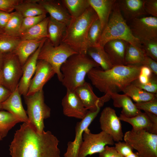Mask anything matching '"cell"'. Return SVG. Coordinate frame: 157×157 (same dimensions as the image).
Wrapping results in <instances>:
<instances>
[{"label": "cell", "instance_id": "cell-7", "mask_svg": "<svg viewBox=\"0 0 157 157\" xmlns=\"http://www.w3.org/2000/svg\"><path fill=\"white\" fill-rule=\"evenodd\" d=\"M123 139L140 157H157V134L132 128L125 133Z\"/></svg>", "mask_w": 157, "mask_h": 157}, {"label": "cell", "instance_id": "cell-35", "mask_svg": "<svg viewBox=\"0 0 157 157\" xmlns=\"http://www.w3.org/2000/svg\"><path fill=\"white\" fill-rule=\"evenodd\" d=\"M102 28L98 19L92 23L88 31V48L100 46Z\"/></svg>", "mask_w": 157, "mask_h": 157}, {"label": "cell", "instance_id": "cell-14", "mask_svg": "<svg viewBox=\"0 0 157 157\" xmlns=\"http://www.w3.org/2000/svg\"><path fill=\"white\" fill-rule=\"evenodd\" d=\"M55 74L48 63L43 60H38L35 75L31 80L26 96L42 90L44 85Z\"/></svg>", "mask_w": 157, "mask_h": 157}, {"label": "cell", "instance_id": "cell-3", "mask_svg": "<svg viewBox=\"0 0 157 157\" xmlns=\"http://www.w3.org/2000/svg\"><path fill=\"white\" fill-rule=\"evenodd\" d=\"M98 18L96 13L90 6L81 16L72 19L69 24L67 26L62 42L77 53L87 54L88 48V31L92 23Z\"/></svg>", "mask_w": 157, "mask_h": 157}, {"label": "cell", "instance_id": "cell-21", "mask_svg": "<svg viewBox=\"0 0 157 157\" xmlns=\"http://www.w3.org/2000/svg\"><path fill=\"white\" fill-rule=\"evenodd\" d=\"M128 42L120 39L110 40L104 48L113 66L124 65V60Z\"/></svg>", "mask_w": 157, "mask_h": 157}, {"label": "cell", "instance_id": "cell-22", "mask_svg": "<svg viewBox=\"0 0 157 157\" xmlns=\"http://www.w3.org/2000/svg\"><path fill=\"white\" fill-rule=\"evenodd\" d=\"M74 92L84 107L88 110L95 111L98 107H101L100 97H98L95 94L92 87L89 83L85 81L78 87Z\"/></svg>", "mask_w": 157, "mask_h": 157}, {"label": "cell", "instance_id": "cell-17", "mask_svg": "<svg viewBox=\"0 0 157 157\" xmlns=\"http://www.w3.org/2000/svg\"><path fill=\"white\" fill-rule=\"evenodd\" d=\"M121 121L126 122L135 129H142L150 133L157 135V115L144 112L131 117H125L120 114Z\"/></svg>", "mask_w": 157, "mask_h": 157}, {"label": "cell", "instance_id": "cell-49", "mask_svg": "<svg viewBox=\"0 0 157 157\" xmlns=\"http://www.w3.org/2000/svg\"><path fill=\"white\" fill-rule=\"evenodd\" d=\"M150 77L140 74L137 79L138 81L140 83L144 84L149 81Z\"/></svg>", "mask_w": 157, "mask_h": 157}, {"label": "cell", "instance_id": "cell-16", "mask_svg": "<svg viewBox=\"0 0 157 157\" xmlns=\"http://www.w3.org/2000/svg\"><path fill=\"white\" fill-rule=\"evenodd\" d=\"M46 38L44 39L38 48L22 66V75L18 88L20 95L24 97L27 94L32 77L35 72L40 51Z\"/></svg>", "mask_w": 157, "mask_h": 157}, {"label": "cell", "instance_id": "cell-53", "mask_svg": "<svg viewBox=\"0 0 157 157\" xmlns=\"http://www.w3.org/2000/svg\"><path fill=\"white\" fill-rule=\"evenodd\" d=\"M2 139V138H1V136L0 135V140H1Z\"/></svg>", "mask_w": 157, "mask_h": 157}, {"label": "cell", "instance_id": "cell-47", "mask_svg": "<svg viewBox=\"0 0 157 157\" xmlns=\"http://www.w3.org/2000/svg\"><path fill=\"white\" fill-rule=\"evenodd\" d=\"M0 10V28L3 30L12 15Z\"/></svg>", "mask_w": 157, "mask_h": 157}, {"label": "cell", "instance_id": "cell-33", "mask_svg": "<svg viewBox=\"0 0 157 157\" xmlns=\"http://www.w3.org/2000/svg\"><path fill=\"white\" fill-rule=\"evenodd\" d=\"M19 122H21L9 112L0 110V135L1 138L6 137L9 130Z\"/></svg>", "mask_w": 157, "mask_h": 157}, {"label": "cell", "instance_id": "cell-5", "mask_svg": "<svg viewBox=\"0 0 157 157\" xmlns=\"http://www.w3.org/2000/svg\"><path fill=\"white\" fill-rule=\"evenodd\" d=\"M117 39L142 48L141 42L133 35L123 17L117 0L113 6L108 21L103 30L100 46L104 47L108 41Z\"/></svg>", "mask_w": 157, "mask_h": 157}, {"label": "cell", "instance_id": "cell-29", "mask_svg": "<svg viewBox=\"0 0 157 157\" xmlns=\"http://www.w3.org/2000/svg\"><path fill=\"white\" fill-rule=\"evenodd\" d=\"M87 54L104 70L109 69L114 66L104 47L100 46L89 47Z\"/></svg>", "mask_w": 157, "mask_h": 157}, {"label": "cell", "instance_id": "cell-26", "mask_svg": "<svg viewBox=\"0 0 157 157\" xmlns=\"http://www.w3.org/2000/svg\"><path fill=\"white\" fill-rule=\"evenodd\" d=\"M15 11L24 18L39 15L47 13L38 2V0H21L16 6Z\"/></svg>", "mask_w": 157, "mask_h": 157}, {"label": "cell", "instance_id": "cell-4", "mask_svg": "<svg viewBox=\"0 0 157 157\" xmlns=\"http://www.w3.org/2000/svg\"><path fill=\"white\" fill-rule=\"evenodd\" d=\"M99 65L87 54L76 53L70 56L61 65V82L67 89L74 91L85 81V78L92 69Z\"/></svg>", "mask_w": 157, "mask_h": 157}, {"label": "cell", "instance_id": "cell-8", "mask_svg": "<svg viewBox=\"0 0 157 157\" xmlns=\"http://www.w3.org/2000/svg\"><path fill=\"white\" fill-rule=\"evenodd\" d=\"M24 97L29 124L37 132L42 133L44 128V120L49 117L51 115V109L44 102L43 90Z\"/></svg>", "mask_w": 157, "mask_h": 157}, {"label": "cell", "instance_id": "cell-38", "mask_svg": "<svg viewBox=\"0 0 157 157\" xmlns=\"http://www.w3.org/2000/svg\"><path fill=\"white\" fill-rule=\"evenodd\" d=\"M46 14H44L24 18L19 31L20 36L28 29L42 21L47 17Z\"/></svg>", "mask_w": 157, "mask_h": 157}, {"label": "cell", "instance_id": "cell-18", "mask_svg": "<svg viewBox=\"0 0 157 157\" xmlns=\"http://www.w3.org/2000/svg\"><path fill=\"white\" fill-rule=\"evenodd\" d=\"M50 17L65 23L67 26L70 23L72 18L61 0H38Z\"/></svg>", "mask_w": 157, "mask_h": 157}, {"label": "cell", "instance_id": "cell-19", "mask_svg": "<svg viewBox=\"0 0 157 157\" xmlns=\"http://www.w3.org/2000/svg\"><path fill=\"white\" fill-rule=\"evenodd\" d=\"M18 87L2 103V108L11 113L21 122L29 123L27 113L22 105Z\"/></svg>", "mask_w": 157, "mask_h": 157}, {"label": "cell", "instance_id": "cell-28", "mask_svg": "<svg viewBox=\"0 0 157 157\" xmlns=\"http://www.w3.org/2000/svg\"><path fill=\"white\" fill-rule=\"evenodd\" d=\"M49 19V17H47L22 34L20 35L22 40H41L49 38L48 32Z\"/></svg>", "mask_w": 157, "mask_h": 157}, {"label": "cell", "instance_id": "cell-34", "mask_svg": "<svg viewBox=\"0 0 157 157\" xmlns=\"http://www.w3.org/2000/svg\"><path fill=\"white\" fill-rule=\"evenodd\" d=\"M21 40L19 36L0 34V52L3 54L13 52Z\"/></svg>", "mask_w": 157, "mask_h": 157}, {"label": "cell", "instance_id": "cell-45", "mask_svg": "<svg viewBox=\"0 0 157 157\" xmlns=\"http://www.w3.org/2000/svg\"><path fill=\"white\" fill-rule=\"evenodd\" d=\"M142 65H145L148 67L151 70L153 73L157 76L156 61L146 56L142 63Z\"/></svg>", "mask_w": 157, "mask_h": 157}, {"label": "cell", "instance_id": "cell-43", "mask_svg": "<svg viewBox=\"0 0 157 157\" xmlns=\"http://www.w3.org/2000/svg\"><path fill=\"white\" fill-rule=\"evenodd\" d=\"M143 7L147 15L157 17V0H144Z\"/></svg>", "mask_w": 157, "mask_h": 157}, {"label": "cell", "instance_id": "cell-25", "mask_svg": "<svg viewBox=\"0 0 157 157\" xmlns=\"http://www.w3.org/2000/svg\"><path fill=\"white\" fill-rule=\"evenodd\" d=\"M116 1L88 0L90 6L98 17L103 30L108 21L113 6Z\"/></svg>", "mask_w": 157, "mask_h": 157}, {"label": "cell", "instance_id": "cell-23", "mask_svg": "<svg viewBox=\"0 0 157 157\" xmlns=\"http://www.w3.org/2000/svg\"><path fill=\"white\" fill-rule=\"evenodd\" d=\"M111 99L113 101V104L115 107L122 108L121 114L125 117H133L142 112L136 107L131 99L125 94H113L111 95Z\"/></svg>", "mask_w": 157, "mask_h": 157}, {"label": "cell", "instance_id": "cell-41", "mask_svg": "<svg viewBox=\"0 0 157 157\" xmlns=\"http://www.w3.org/2000/svg\"><path fill=\"white\" fill-rule=\"evenodd\" d=\"M136 107L144 112L152 113L157 115V97L150 101L135 103Z\"/></svg>", "mask_w": 157, "mask_h": 157}, {"label": "cell", "instance_id": "cell-48", "mask_svg": "<svg viewBox=\"0 0 157 157\" xmlns=\"http://www.w3.org/2000/svg\"><path fill=\"white\" fill-rule=\"evenodd\" d=\"M140 74L150 77L153 73L148 67L145 65H142L140 67Z\"/></svg>", "mask_w": 157, "mask_h": 157}, {"label": "cell", "instance_id": "cell-46", "mask_svg": "<svg viewBox=\"0 0 157 157\" xmlns=\"http://www.w3.org/2000/svg\"><path fill=\"white\" fill-rule=\"evenodd\" d=\"M12 92L2 85H0V110L2 108V103L9 96Z\"/></svg>", "mask_w": 157, "mask_h": 157}, {"label": "cell", "instance_id": "cell-42", "mask_svg": "<svg viewBox=\"0 0 157 157\" xmlns=\"http://www.w3.org/2000/svg\"><path fill=\"white\" fill-rule=\"evenodd\" d=\"M21 0H0V10L8 13L13 12Z\"/></svg>", "mask_w": 157, "mask_h": 157}, {"label": "cell", "instance_id": "cell-11", "mask_svg": "<svg viewBox=\"0 0 157 157\" xmlns=\"http://www.w3.org/2000/svg\"><path fill=\"white\" fill-rule=\"evenodd\" d=\"M127 24L133 35L141 42L157 39V17L145 16Z\"/></svg>", "mask_w": 157, "mask_h": 157}, {"label": "cell", "instance_id": "cell-13", "mask_svg": "<svg viewBox=\"0 0 157 157\" xmlns=\"http://www.w3.org/2000/svg\"><path fill=\"white\" fill-rule=\"evenodd\" d=\"M100 108L98 107L95 111L89 110L85 117L77 123L75 128V135L73 141H69L67 144L66 152L64 157H78V153L83 141V134L84 131L88 128L90 125L97 116Z\"/></svg>", "mask_w": 157, "mask_h": 157}, {"label": "cell", "instance_id": "cell-30", "mask_svg": "<svg viewBox=\"0 0 157 157\" xmlns=\"http://www.w3.org/2000/svg\"><path fill=\"white\" fill-rule=\"evenodd\" d=\"M145 56L141 48L128 43L125 56L124 65L141 66Z\"/></svg>", "mask_w": 157, "mask_h": 157}, {"label": "cell", "instance_id": "cell-1", "mask_svg": "<svg viewBox=\"0 0 157 157\" xmlns=\"http://www.w3.org/2000/svg\"><path fill=\"white\" fill-rule=\"evenodd\" d=\"M59 141L51 131L37 132L24 123L16 130L9 145L11 157H61Z\"/></svg>", "mask_w": 157, "mask_h": 157}, {"label": "cell", "instance_id": "cell-36", "mask_svg": "<svg viewBox=\"0 0 157 157\" xmlns=\"http://www.w3.org/2000/svg\"><path fill=\"white\" fill-rule=\"evenodd\" d=\"M24 17L16 11L12 15L3 29L4 33L13 36H19V31Z\"/></svg>", "mask_w": 157, "mask_h": 157}, {"label": "cell", "instance_id": "cell-6", "mask_svg": "<svg viewBox=\"0 0 157 157\" xmlns=\"http://www.w3.org/2000/svg\"><path fill=\"white\" fill-rule=\"evenodd\" d=\"M77 53L63 43L54 46L47 38L40 51L38 60L48 63L56 74L58 80L61 82L62 74L60 68L62 65L72 55Z\"/></svg>", "mask_w": 157, "mask_h": 157}, {"label": "cell", "instance_id": "cell-44", "mask_svg": "<svg viewBox=\"0 0 157 157\" xmlns=\"http://www.w3.org/2000/svg\"><path fill=\"white\" fill-rule=\"evenodd\" d=\"M99 157H123L117 151L115 147L106 145L104 150L99 153Z\"/></svg>", "mask_w": 157, "mask_h": 157}, {"label": "cell", "instance_id": "cell-31", "mask_svg": "<svg viewBox=\"0 0 157 157\" xmlns=\"http://www.w3.org/2000/svg\"><path fill=\"white\" fill-rule=\"evenodd\" d=\"M122 92L136 103L146 102L157 97V94L148 92L131 83L127 86Z\"/></svg>", "mask_w": 157, "mask_h": 157}, {"label": "cell", "instance_id": "cell-12", "mask_svg": "<svg viewBox=\"0 0 157 157\" xmlns=\"http://www.w3.org/2000/svg\"><path fill=\"white\" fill-rule=\"evenodd\" d=\"M121 121L115 110L110 107L105 108L101 113L99 120L100 129L117 142L123 139L124 135Z\"/></svg>", "mask_w": 157, "mask_h": 157}, {"label": "cell", "instance_id": "cell-39", "mask_svg": "<svg viewBox=\"0 0 157 157\" xmlns=\"http://www.w3.org/2000/svg\"><path fill=\"white\" fill-rule=\"evenodd\" d=\"M137 79L133 81L132 83L138 88L148 92L157 94V78L156 75L153 74L150 77L149 81L144 84L140 83L138 81Z\"/></svg>", "mask_w": 157, "mask_h": 157}, {"label": "cell", "instance_id": "cell-32", "mask_svg": "<svg viewBox=\"0 0 157 157\" xmlns=\"http://www.w3.org/2000/svg\"><path fill=\"white\" fill-rule=\"evenodd\" d=\"M72 19L77 18L82 15L90 6L88 0H62Z\"/></svg>", "mask_w": 157, "mask_h": 157}, {"label": "cell", "instance_id": "cell-20", "mask_svg": "<svg viewBox=\"0 0 157 157\" xmlns=\"http://www.w3.org/2000/svg\"><path fill=\"white\" fill-rule=\"evenodd\" d=\"M117 2L127 23L135 19L147 15L144 8V0H119Z\"/></svg>", "mask_w": 157, "mask_h": 157}, {"label": "cell", "instance_id": "cell-51", "mask_svg": "<svg viewBox=\"0 0 157 157\" xmlns=\"http://www.w3.org/2000/svg\"><path fill=\"white\" fill-rule=\"evenodd\" d=\"M3 82V76L2 71L0 70V85H2Z\"/></svg>", "mask_w": 157, "mask_h": 157}, {"label": "cell", "instance_id": "cell-15", "mask_svg": "<svg viewBox=\"0 0 157 157\" xmlns=\"http://www.w3.org/2000/svg\"><path fill=\"white\" fill-rule=\"evenodd\" d=\"M63 112L65 116L82 119L88 110L83 105L74 91L67 90L66 94L62 100Z\"/></svg>", "mask_w": 157, "mask_h": 157}, {"label": "cell", "instance_id": "cell-2", "mask_svg": "<svg viewBox=\"0 0 157 157\" xmlns=\"http://www.w3.org/2000/svg\"><path fill=\"white\" fill-rule=\"evenodd\" d=\"M141 66L120 65L104 70L98 67L91 69L87 75L92 85L104 93L101 97L104 103L111 99V95L122 91L137 79Z\"/></svg>", "mask_w": 157, "mask_h": 157}, {"label": "cell", "instance_id": "cell-9", "mask_svg": "<svg viewBox=\"0 0 157 157\" xmlns=\"http://www.w3.org/2000/svg\"><path fill=\"white\" fill-rule=\"evenodd\" d=\"M114 144V141L108 134L102 131L98 133H92L88 128L83 134V141L79 149L78 157H86L99 153L106 145Z\"/></svg>", "mask_w": 157, "mask_h": 157}, {"label": "cell", "instance_id": "cell-37", "mask_svg": "<svg viewBox=\"0 0 157 157\" xmlns=\"http://www.w3.org/2000/svg\"><path fill=\"white\" fill-rule=\"evenodd\" d=\"M142 48L146 56L157 61V39L142 42Z\"/></svg>", "mask_w": 157, "mask_h": 157}, {"label": "cell", "instance_id": "cell-10", "mask_svg": "<svg viewBox=\"0 0 157 157\" xmlns=\"http://www.w3.org/2000/svg\"><path fill=\"white\" fill-rule=\"evenodd\" d=\"M1 71L3 76L2 85L13 92L18 86L22 74V66L13 52L4 54Z\"/></svg>", "mask_w": 157, "mask_h": 157}, {"label": "cell", "instance_id": "cell-40", "mask_svg": "<svg viewBox=\"0 0 157 157\" xmlns=\"http://www.w3.org/2000/svg\"><path fill=\"white\" fill-rule=\"evenodd\" d=\"M115 147L123 157H140L137 152H133V149L131 147L125 142H117L115 144Z\"/></svg>", "mask_w": 157, "mask_h": 157}, {"label": "cell", "instance_id": "cell-24", "mask_svg": "<svg viewBox=\"0 0 157 157\" xmlns=\"http://www.w3.org/2000/svg\"><path fill=\"white\" fill-rule=\"evenodd\" d=\"M44 39L22 40L19 42L13 52L17 56L22 66L38 48Z\"/></svg>", "mask_w": 157, "mask_h": 157}, {"label": "cell", "instance_id": "cell-27", "mask_svg": "<svg viewBox=\"0 0 157 157\" xmlns=\"http://www.w3.org/2000/svg\"><path fill=\"white\" fill-rule=\"evenodd\" d=\"M49 18L48 32L49 37L48 38L52 45L57 46L62 43L67 25L50 16Z\"/></svg>", "mask_w": 157, "mask_h": 157}, {"label": "cell", "instance_id": "cell-52", "mask_svg": "<svg viewBox=\"0 0 157 157\" xmlns=\"http://www.w3.org/2000/svg\"><path fill=\"white\" fill-rule=\"evenodd\" d=\"M4 33V31L3 29L0 28V34H1Z\"/></svg>", "mask_w": 157, "mask_h": 157}, {"label": "cell", "instance_id": "cell-50", "mask_svg": "<svg viewBox=\"0 0 157 157\" xmlns=\"http://www.w3.org/2000/svg\"><path fill=\"white\" fill-rule=\"evenodd\" d=\"M4 59V54L0 52V70H1L3 66Z\"/></svg>", "mask_w": 157, "mask_h": 157}]
</instances>
